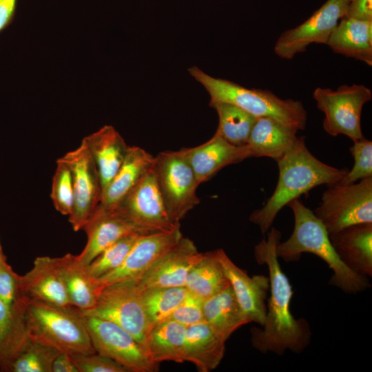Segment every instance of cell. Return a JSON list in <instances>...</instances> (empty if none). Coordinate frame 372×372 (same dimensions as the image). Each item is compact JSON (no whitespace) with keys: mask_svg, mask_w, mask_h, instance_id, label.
Segmentation results:
<instances>
[{"mask_svg":"<svg viewBox=\"0 0 372 372\" xmlns=\"http://www.w3.org/2000/svg\"><path fill=\"white\" fill-rule=\"evenodd\" d=\"M317 107L324 118L322 126L331 136L340 134L353 142L364 138L361 127L364 105L372 98L371 90L364 85H342L337 90L317 87L313 92Z\"/></svg>","mask_w":372,"mask_h":372,"instance_id":"cell-6","label":"cell"},{"mask_svg":"<svg viewBox=\"0 0 372 372\" xmlns=\"http://www.w3.org/2000/svg\"><path fill=\"white\" fill-rule=\"evenodd\" d=\"M187 294L185 287L143 289V302L151 326L166 320Z\"/></svg>","mask_w":372,"mask_h":372,"instance_id":"cell-33","label":"cell"},{"mask_svg":"<svg viewBox=\"0 0 372 372\" xmlns=\"http://www.w3.org/2000/svg\"><path fill=\"white\" fill-rule=\"evenodd\" d=\"M349 1L327 0L303 23L280 34L274 45L275 54L290 60L311 44H327L339 21L345 17Z\"/></svg>","mask_w":372,"mask_h":372,"instance_id":"cell-11","label":"cell"},{"mask_svg":"<svg viewBox=\"0 0 372 372\" xmlns=\"http://www.w3.org/2000/svg\"><path fill=\"white\" fill-rule=\"evenodd\" d=\"M70 304L81 311L92 309L97 300L99 290L95 280L87 271L76 255L67 254L56 258Z\"/></svg>","mask_w":372,"mask_h":372,"instance_id":"cell-27","label":"cell"},{"mask_svg":"<svg viewBox=\"0 0 372 372\" xmlns=\"http://www.w3.org/2000/svg\"><path fill=\"white\" fill-rule=\"evenodd\" d=\"M7 262L6 257L3 253L2 245L0 240V269L2 266Z\"/></svg>","mask_w":372,"mask_h":372,"instance_id":"cell-43","label":"cell"},{"mask_svg":"<svg viewBox=\"0 0 372 372\" xmlns=\"http://www.w3.org/2000/svg\"><path fill=\"white\" fill-rule=\"evenodd\" d=\"M144 234H133L118 240L99 254L86 266L89 276L96 280L118 268L136 240Z\"/></svg>","mask_w":372,"mask_h":372,"instance_id":"cell-34","label":"cell"},{"mask_svg":"<svg viewBox=\"0 0 372 372\" xmlns=\"http://www.w3.org/2000/svg\"><path fill=\"white\" fill-rule=\"evenodd\" d=\"M298 130L270 117H258L247 145L251 157H268L277 161L300 141Z\"/></svg>","mask_w":372,"mask_h":372,"instance_id":"cell-21","label":"cell"},{"mask_svg":"<svg viewBox=\"0 0 372 372\" xmlns=\"http://www.w3.org/2000/svg\"><path fill=\"white\" fill-rule=\"evenodd\" d=\"M83 140L98 169L103 192L122 165L130 146L112 125L103 126Z\"/></svg>","mask_w":372,"mask_h":372,"instance_id":"cell-22","label":"cell"},{"mask_svg":"<svg viewBox=\"0 0 372 372\" xmlns=\"http://www.w3.org/2000/svg\"><path fill=\"white\" fill-rule=\"evenodd\" d=\"M59 158L69 167L72 173L74 202L69 222L77 231L83 229L100 202L102 192L100 176L83 139L78 147Z\"/></svg>","mask_w":372,"mask_h":372,"instance_id":"cell-12","label":"cell"},{"mask_svg":"<svg viewBox=\"0 0 372 372\" xmlns=\"http://www.w3.org/2000/svg\"><path fill=\"white\" fill-rule=\"evenodd\" d=\"M188 72L205 88L210 101L233 104L256 117H270L298 131L306 127L307 112L300 101L282 99L269 90L247 88L213 77L196 66Z\"/></svg>","mask_w":372,"mask_h":372,"instance_id":"cell-5","label":"cell"},{"mask_svg":"<svg viewBox=\"0 0 372 372\" xmlns=\"http://www.w3.org/2000/svg\"><path fill=\"white\" fill-rule=\"evenodd\" d=\"M204 320L227 340L240 327L249 323L231 285L203 300Z\"/></svg>","mask_w":372,"mask_h":372,"instance_id":"cell-26","label":"cell"},{"mask_svg":"<svg viewBox=\"0 0 372 372\" xmlns=\"http://www.w3.org/2000/svg\"><path fill=\"white\" fill-rule=\"evenodd\" d=\"M187 327L166 320L154 324L145 340V347L152 360L183 362Z\"/></svg>","mask_w":372,"mask_h":372,"instance_id":"cell-28","label":"cell"},{"mask_svg":"<svg viewBox=\"0 0 372 372\" xmlns=\"http://www.w3.org/2000/svg\"><path fill=\"white\" fill-rule=\"evenodd\" d=\"M209 106L216 110L218 116L216 132L234 145H247L258 117L229 103L209 101Z\"/></svg>","mask_w":372,"mask_h":372,"instance_id":"cell-31","label":"cell"},{"mask_svg":"<svg viewBox=\"0 0 372 372\" xmlns=\"http://www.w3.org/2000/svg\"><path fill=\"white\" fill-rule=\"evenodd\" d=\"M19 276L8 262L0 269V300L8 306L14 305L22 298Z\"/></svg>","mask_w":372,"mask_h":372,"instance_id":"cell-39","label":"cell"},{"mask_svg":"<svg viewBox=\"0 0 372 372\" xmlns=\"http://www.w3.org/2000/svg\"><path fill=\"white\" fill-rule=\"evenodd\" d=\"M142 294L143 289L138 280L114 282L101 290L92 309L80 311L116 323L145 347L152 326L146 315Z\"/></svg>","mask_w":372,"mask_h":372,"instance_id":"cell-8","label":"cell"},{"mask_svg":"<svg viewBox=\"0 0 372 372\" xmlns=\"http://www.w3.org/2000/svg\"><path fill=\"white\" fill-rule=\"evenodd\" d=\"M136 225L151 231H169L180 227L170 218L152 167L114 208Z\"/></svg>","mask_w":372,"mask_h":372,"instance_id":"cell-13","label":"cell"},{"mask_svg":"<svg viewBox=\"0 0 372 372\" xmlns=\"http://www.w3.org/2000/svg\"><path fill=\"white\" fill-rule=\"evenodd\" d=\"M215 251L246 318L249 322L262 326L267 313L265 300L269 290V277L264 275L249 276L229 258L223 249Z\"/></svg>","mask_w":372,"mask_h":372,"instance_id":"cell-16","label":"cell"},{"mask_svg":"<svg viewBox=\"0 0 372 372\" xmlns=\"http://www.w3.org/2000/svg\"><path fill=\"white\" fill-rule=\"evenodd\" d=\"M58 350L29 338L1 372H52Z\"/></svg>","mask_w":372,"mask_h":372,"instance_id":"cell-32","label":"cell"},{"mask_svg":"<svg viewBox=\"0 0 372 372\" xmlns=\"http://www.w3.org/2000/svg\"><path fill=\"white\" fill-rule=\"evenodd\" d=\"M52 369V372H79L70 355L62 352L55 358Z\"/></svg>","mask_w":372,"mask_h":372,"instance_id":"cell-41","label":"cell"},{"mask_svg":"<svg viewBox=\"0 0 372 372\" xmlns=\"http://www.w3.org/2000/svg\"><path fill=\"white\" fill-rule=\"evenodd\" d=\"M276 162L279 176L276 188L264 206L254 211L249 218L262 234L271 229L279 211L291 201L321 185L339 183L348 172V169L333 167L314 156L305 145L304 136Z\"/></svg>","mask_w":372,"mask_h":372,"instance_id":"cell-2","label":"cell"},{"mask_svg":"<svg viewBox=\"0 0 372 372\" xmlns=\"http://www.w3.org/2000/svg\"><path fill=\"white\" fill-rule=\"evenodd\" d=\"M329 236L347 267L359 275L372 276V223L353 225Z\"/></svg>","mask_w":372,"mask_h":372,"instance_id":"cell-20","label":"cell"},{"mask_svg":"<svg viewBox=\"0 0 372 372\" xmlns=\"http://www.w3.org/2000/svg\"><path fill=\"white\" fill-rule=\"evenodd\" d=\"M180 151L191 166L199 185L211 179L225 167L251 158L247 145H234L216 132L205 143Z\"/></svg>","mask_w":372,"mask_h":372,"instance_id":"cell-18","label":"cell"},{"mask_svg":"<svg viewBox=\"0 0 372 372\" xmlns=\"http://www.w3.org/2000/svg\"><path fill=\"white\" fill-rule=\"evenodd\" d=\"M17 0H0V31L11 21L16 7Z\"/></svg>","mask_w":372,"mask_h":372,"instance_id":"cell-42","label":"cell"},{"mask_svg":"<svg viewBox=\"0 0 372 372\" xmlns=\"http://www.w3.org/2000/svg\"><path fill=\"white\" fill-rule=\"evenodd\" d=\"M345 17L372 21V0H350Z\"/></svg>","mask_w":372,"mask_h":372,"instance_id":"cell-40","label":"cell"},{"mask_svg":"<svg viewBox=\"0 0 372 372\" xmlns=\"http://www.w3.org/2000/svg\"><path fill=\"white\" fill-rule=\"evenodd\" d=\"M203 300L188 291L185 298L167 320L177 322L186 327L205 322Z\"/></svg>","mask_w":372,"mask_h":372,"instance_id":"cell-38","label":"cell"},{"mask_svg":"<svg viewBox=\"0 0 372 372\" xmlns=\"http://www.w3.org/2000/svg\"><path fill=\"white\" fill-rule=\"evenodd\" d=\"M21 294L28 299L59 306H72L56 258L37 257L32 268L19 276Z\"/></svg>","mask_w":372,"mask_h":372,"instance_id":"cell-19","label":"cell"},{"mask_svg":"<svg viewBox=\"0 0 372 372\" xmlns=\"http://www.w3.org/2000/svg\"><path fill=\"white\" fill-rule=\"evenodd\" d=\"M154 170L157 183L171 220L177 225L200 200V185L180 151H166L154 156Z\"/></svg>","mask_w":372,"mask_h":372,"instance_id":"cell-9","label":"cell"},{"mask_svg":"<svg viewBox=\"0 0 372 372\" xmlns=\"http://www.w3.org/2000/svg\"><path fill=\"white\" fill-rule=\"evenodd\" d=\"M23 316L30 339L70 355L96 353L77 308L26 298Z\"/></svg>","mask_w":372,"mask_h":372,"instance_id":"cell-4","label":"cell"},{"mask_svg":"<svg viewBox=\"0 0 372 372\" xmlns=\"http://www.w3.org/2000/svg\"><path fill=\"white\" fill-rule=\"evenodd\" d=\"M50 197L56 211L64 216L71 214L74 202L72 176L69 167L60 158L56 161Z\"/></svg>","mask_w":372,"mask_h":372,"instance_id":"cell-35","label":"cell"},{"mask_svg":"<svg viewBox=\"0 0 372 372\" xmlns=\"http://www.w3.org/2000/svg\"><path fill=\"white\" fill-rule=\"evenodd\" d=\"M354 163L339 183L342 185L355 183L363 178L372 177V142L365 138L354 141L349 148Z\"/></svg>","mask_w":372,"mask_h":372,"instance_id":"cell-36","label":"cell"},{"mask_svg":"<svg viewBox=\"0 0 372 372\" xmlns=\"http://www.w3.org/2000/svg\"><path fill=\"white\" fill-rule=\"evenodd\" d=\"M267 233V238L255 245L254 254L260 265L268 268L270 298L263 325L250 330L251 342L264 354L271 352L282 355L287 350L300 353L310 344V326L306 319H296L290 311L293 288L276 254L281 232L271 227Z\"/></svg>","mask_w":372,"mask_h":372,"instance_id":"cell-1","label":"cell"},{"mask_svg":"<svg viewBox=\"0 0 372 372\" xmlns=\"http://www.w3.org/2000/svg\"><path fill=\"white\" fill-rule=\"evenodd\" d=\"M226 341L206 322L187 327L184 361L194 364L200 372H209L223 360Z\"/></svg>","mask_w":372,"mask_h":372,"instance_id":"cell-24","label":"cell"},{"mask_svg":"<svg viewBox=\"0 0 372 372\" xmlns=\"http://www.w3.org/2000/svg\"><path fill=\"white\" fill-rule=\"evenodd\" d=\"M26 298L8 306L0 300V371L14 358L28 337L24 321Z\"/></svg>","mask_w":372,"mask_h":372,"instance_id":"cell-29","label":"cell"},{"mask_svg":"<svg viewBox=\"0 0 372 372\" xmlns=\"http://www.w3.org/2000/svg\"><path fill=\"white\" fill-rule=\"evenodd\" d=\"M194 242L182 237L138 280L142 289L185 287L191 268L201 258Z\"/></svg>","mask_w":372,"mask_h":372,"instance_id":"cell-17","label":"cell"},{"mask_svg":"<svg viewBox=\"0 0 372 372\" xmlns=\"http://www.w3.org/2000/svg\"><path fill=\"white\" fill-rule=\"evenodd\" d=\"M87 240L76 257L83 265H88L104 249L122 238L133 234L152 233L132 223L114 209L96 207L83 229Z\"/></svg>","mask_w":372,"mask_h":372,"instance_id":"cell-15","label":"cell"},{"mask_svg":"<svg viewBox=\"0 0 372 372\" xmlns=\"http://www.w3.org/2000/svg\"><path fill=\"white\" fill-rule=\"evenodd\" d=\"M230 286L216 251L203 253L189 270L185 284L187 291L205 300Z\"/></svg>","mask_w":372,"mask_h":372,"instance_id":"cell-30","label":"cell"},{"mask_svg":"<svg viewBox=\"0 0 372 372\" xmlns=\"http://www.w3.org/2000/svg\"><path fill=\"white\" fill-rule=\"evenodd\" d=\"M327 45L333 52L372 65V21L342 18Z\"/></svg>","mask_w":372,"mask_h":372,"instance_id":"cell-25","label":"cell"},{"mask_svg":"<svg viewBox=\"0 0 372 372\" xmlns=\"http://www.w3.org/2000/svg\"><path fill=\"white\" fill-rule=\"evenodd\" d=\"M79 372H130L115 360L97 353L70 355Z\"/></svg>","mask_w":372,"mask_h":372,"instance_id":"cell-37","label":"cell"},{"mask_svg":"<svg viewBox=\"0 0 372 372\" xmlns=\"http://www.w3.org/2000/svg\"><path fill=\"white\" fill-rule=\"evenodd\" d=\"M294 216V227L290 237L276 247L278 258L295 262L304 253L313 254L324 260L333 271L329 283L347 293H358L371 287L368 277L359 275L340 259L329 240V232L313 211L299 198L288 205Z\"/></svg>","mask_w":372,"mask_h":372,"instance_id":"cell-3","label":"cell"},{"mask_svg":"<svg viewBox=\"0 0 372 372\" xmlns=\"http://www.w3.org/2000/svg\"><path fill=\"white\" fill-rule=\"evenodd\" d=\"M182 237L180 227L169 231H156L141 236L118 268L95 280L99 293L103 288L114 282L139 280L156 260Z\"/></svg>","mask_w":372,"mask_h":372,"instance_id":"cell-14","label":"cell"},{"mask_svg":"<svg viewBox=\"0 0 372 372\" xmlns=\"http://www.w3.org/2000/svg\"><path fill=\"white\" fill-rule=\"evenodd\" d=\"M313 213L329 234L372 223V177L353 184L329 185Z\"/></svg>","mask_w":372,"mask_h":372,"instance_id":"cell-7","label":"cell"},{"mask_svg":"<svg viewBox=\"0 0 372 372\" xmlns=\"http://www.w3.org/2000/svg\"><path fill=\"white\" fill-rule=\"evenodd\" d=\"M80 312L96 353L115 360L130 372L158 370L159 364L152 360L145 347L122 327L108 320Z\"/></svg>","mask_w":372,"mask_h":372,"instance_id":"cell-10","label":"cell"},{"mask_svg":"<svg viewBox=\"0 0 372 372\" xmlns=\"http://www.w3.org/2000/svg\"><path fill=\"white\" fill-rule=\"evenodd\" d=\"M154 156L141 147H129L125 158L112 180L103 190L96 207L113 209L154 165Z\"/></svg>","mask_w":372,"mask_h":372,"instance_id":"cell-23","label":"cell"}]
</instances>
